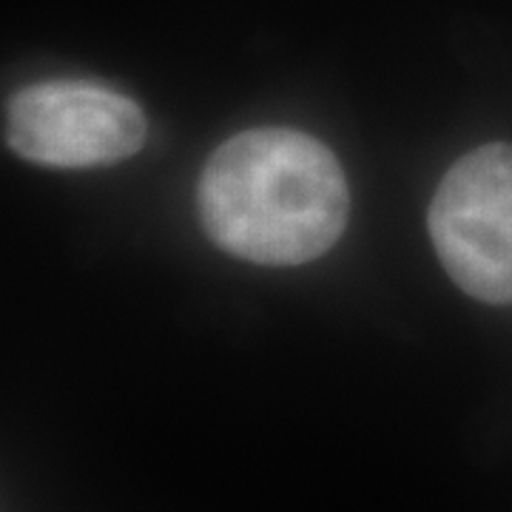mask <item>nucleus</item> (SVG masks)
Returning a JSON list of instances; mask_svg holds the SVG:
<instances>
[{"label":"nucleus","mask_w":512,"mask_h":512,"mask_svg":"<svg viewBox=\"0 0 512 512\" xmlns=\"http://www.w3.org/2000/svg\"><path fill=\"white\" fill-rule=\"evenodd\" d=\"M200 222L225 254L288 268L330 251L350 214L336 154L296 128H248L228 137L197 183Z\"/></svg>","instance_id":"nucleus-1"},{"label":"nucleus","mask_w":512,"mask_h":512,"mask_svg":"<svg viewBox=\"0 0 512 512\" xmlns=\"http://www.w3.org/2000/svg\"><path fill=\"white\" fill-rule=\"evenodd\" d=\"M427 231L441 268L478 302H512V146L464 154L436 188Z\"/></svg>","instance_id":"nucleus-2"},{"label":"nucleus","mask_w":512,"mask_h":512,"mask_svg":"<svg viewBox=\"0 0 512 512\" xmlns=\"http://www.w3.org/2000/svg\"><path fill=\"white\" fill-rule=\"evenodd\" d=\"M143 109L92 80H43L6 103L9 148L46 168H94L128 160L146 143Z\"/></svg>","instance_id":"nucleus-3"}]
</instances>
